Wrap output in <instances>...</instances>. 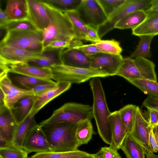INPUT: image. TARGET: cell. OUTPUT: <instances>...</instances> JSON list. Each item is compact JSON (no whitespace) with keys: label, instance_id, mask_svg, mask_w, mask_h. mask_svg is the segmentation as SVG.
Masks as SVG:
<instances>
[{"label":"cell","instance_id":"obj_25","mask_svg":"<svg viewBox=\"0 0 158 158\" xmlns=\"http://www.w3.org/2000/svg\"><path fill=\"white\" fill-rule=\"evenodd\" d=\"M120 149L123 151L127 158H145L143 148L129 133L127 134Z\"/></svg>","mask_w":158,"mask_h":158},{"label":"cell","instance_id":"obj_20","mask_svg":"<svg viewBox=\"0 0 158 158\" xmlns=\"http://www.w3.org/2000/svg\"><path fill=\"white\" fill-rule=\"evenodd\" d=\"M63 48H45L40 57L28 61L27 64L42 68H51L55 65L62 64L61 54Z\"/></svg>","mask_w":158,"mask_h":158},{"label":"cell","instance_id":"obj_3","mask_svg":"<svg viewBox=\"0 0 158 158\" xmlns=\"http://www.w3.org/2000/svg\"><path fill=\"white\" fill-rule=\"evenodd\" d=\"M41 0L47 9L50 20L48 27L43 31L44 49L49 44L55 41L76 39L72 24L64 13Z\"/></svg>","mask_w":158,"mask_h":158},{"label":"cell","instance_id":"obj_42","mask_svg":"<svg viewBox=\"0 0 158 158\" xmlns=\"http://www.w3.org/2000/svg\"><path fill=\"white\" fill-rule=\"evenodd\" d=\"M57 82L42 84L37 85L33 87L31 90L34 96L40 94L53 88L56 85Z\"/></svg>","mask_w":158,"mask_h":158},{"label":"cell","instance_id":"obj_21","mask_svg":"<svg viewBox=\"0 0 158 158\" xmlns=\"http://www.w3.org/2000/svg\"><path fill=\"white\" fill-rule=\"evenodd\" d=\"M147 14L144 21L139 26L132 29V34L139 36L158 35V11L146 12Z\"/></svg>","mask_w":158,"mask_h":158},{"label":"cell","instance_id":"obj_9","mask_svg":"<svg viewBox=\"0 0 158 158\" xmlns=\"http://www.w3.org/2000/svg\"><path fill=\"white\" fill-rule=\"evenodd\" d=\"M76 10L86 25L97 28L108 19L98 0H82Z\"/></svg>","mask_w":158,"mask_h":158},{"label":"cell","instance_id":"obj_2","mask_svg":"<svg viewBox=\"0 0 158 158\" xmlns=\"http://www.w3.org/2000/svg\"><path fill=\"white\" fill-rule=\"evenodd\" d=\"M77 124L59 123L39 124L50 147L51 152L78 150L80 146L75 137Z\"/></svg>","mask_w":158,"mask_h":158},{"label":"cell","instance_id":"obj_34","mask_svg":"<svg viewBox=\"0 0 158 158\" xmlns=\"http://www.w3.org/2000/svg\"><path fill=\"white\" fill-rule=\"evenodd\" d=\"M129 82L148 96L158 99V83L157 81L143 79H135Z\"/></svg>","mask_w":158,"mask_h":158},{"label":"cell","instance_id":"obj_49","mask_svg":"<svg viewBox=\"0 0 158 158\" xmlns=\"http://www.w3.org/2000/svg\"><path fill=\"white\" fill-rule=\"evenodd\" d=\"M143 149L147 158H158V156L155 155L153 152Z\"/></svg>","mask_w":158,"mask_h":158},{"label":"cell","instance_id":"obj_12","mask_svg":"<svg viewBox=\"0 0 158 158\" xmlns=\"http://www.w3.org/2000/svg\"><path fill=\"white\" fill-rule=\"evenodd\" d=\"M8 74L0 77V89L4 94L5 105L10 110L22 98L27 96H34V94L31 90L22 88L15 85Z\"/></svg>","mask_w":158,"mask_h":158},{"label":"cell","instance_id":"obj_32","mask_svg":"<svg viewBox=\"0 0 158 158\" xmlns=\"http://www.w3.org/2000/svg\"><path fill=\"white\" fill-rule=\"evenodd\" d=\"M90 154L78 149L65 152H46L36 153L27 158H78L90 156Z\"/></svg>","mask_w":158,"mask_h":158},{"label":"cell","instance_id":"obj_6","mask_svg":"<svg viewBox=\"0 0 158 158\" xmlns=\"http://www.w3.org/2000/svg\"><path fill=\"white\" fill-rule=\"evenodd\" d=\"M93 118L92 107L75 102H68L55 110L48 118L39 124L59 123L77 124L86 119Z\"/></svg>","mask_w":158,"mask_h":158},{"label":"cell","instance_id":"obj_23","mask_svg":"<svg viewBox=\"0 0 158 158\" xmlns=\"http://www.w3.org/2000/svg\"><path fill=\"white\" fill-rule=\"evenodd\" d=\"M34 102V96L24 97L18 101L10 110L18 125L29 116Z\"/></svg>","mask_w":158,"mask_h":158},{"label":"cell","instance_id":"obj_45","mask_svg":"<svg viewBox=\"0 0 158 158\" xmlns=\"http://www.w3.org/2000/svg\"><path fill=\"white\" fill-rule=\"evenodd\" d=\"M149 144L152 152H156L158 150V145L156 137L153 131V129H152L149 135Z\"/></svg>","mask_w":158,"mask_h":158},{"label":"cell","instance_id":"obj_5","mask_svg":"<svg viewBox=\"0 0 158 158\" xmlns=\"http://www.w3.org/2000/svg\"><path fill=\"white\" fill-rule=\"evenodd\" d=\"M43 31H9L0 43V47H7L42 52Z\"/></svg>","mask_w":158,"mask_h":158},{"label":"cell","instance_id":"obj_44","mask_svg":"<svg viewBox=\"0 0 158 158\" xmlns=\"http://www.w3.org/2000/svg\"><path fill=\"white\" fill-rule=\"evenodd\" d=\"M86 27L89 41L94 43L101 40L98 34V28L88 25H86Z\"/></svg>","mask_w":158,"mask_h":158},{"label":"cell","instance_id":"obj_26","mask_svg":"<svg viewBox=\"0 0 158 158\" xmlns=\"http://www.w3.org/2000/svg\"><path fill=\"white\" fill-rule=\"evenodd\" d=\"M147 14L143 10L132 12L125 16L115 25L114 28L134 29L140 25L147 17Z\"/></svg>","mask_w":158,"mask_h":158},{"label":"cell","instance_id":"obj_13","mask_svg":"<svg viewBox=\"0 0 158 158\" xmlns=\"http://www.w3.org/2000/svg\"><path fill=\"white\" fill-rule=\"evenodd\" d=\"M22 148L28 154L32 152H51L46 137L38 124L32 128L27 134Z\"/></svg>","mask_w":158,"mask_h":158},{"label":"cell","instance_id":"obj_41","mask_svg":"<svg viewBox=\"0 0 158 158\" xmlns=\"http://www.w3.org/2000/svg\"><path fill=\"white\" fill-rule=\"evenodd\" d=\"M77 49L88 56H90L102 52L93 44H82L74 48Z\"/></svg>","mask_w":158,"mask_h":158},{"label":"cell","instance_id":"obj_37","mask_svg":"<svg viewBox=\"0 0 158 158\" xmlns=\"http://www.w3.org/2000/svg\"><path fill=\"white\" fill-rule=\"evenodd\" d=\"M63 12L77 10L82 0H42Z\"/></svg>","mask_w":158,"mask_h":158},{"label":"cell","instance_id":"obj_40","mask_svg":"<svg viewBox=\"0 0 158 158\" xmlns=\"http://www.w3.org/2000/svg\"><path fill=\"white\" fill-rule=\"evenodd\" d=\"M118 150L111 145L109 147H104L95 154L94 158H121Z\"/></svg>","mask_w":158,"mask_h":158},{"label":"cell","instance_id":"obj_46","mask_svg":"<svg viewBox=\"0 0 158 158\" xmlns=\"http://www.w3.org/2000/svg\"><path fill=\"white\" fill-rule=\"evenodd\" d=\"M143 105L146 108H150L158 110V99L148 96L143 102Z\"/></svg>","mask_w":158,"mask_h":158},{"label":"cell","instance_id":"obj_19","mask_svg":"<svg viewBox=\"0 0 158 158\" xmlns=\"http://www.w3.org/2000/svg\"><path fill=\"white\" fill-rule=\"evenodd\" d=\"M61 58L62 64L65 65L80 68H90V56L76 48L63 49Z\"/></svg>","mask_w":158,"mask_h":158},{"label":"cell","instance_id":"obj_4","mask_svg":"<svg viewBox=\"0 0 158 158\" xmlns=\"http://www.w3.org/2000/svg\"><path fill=\"white\" fill-rule=\"evenodd\" d=\"M116 75L128 81L143 79L157 81L154 64L147 58L143 57L124 58Z\"/></svg>","mask_w":158,"mask_h":158},{"label":"cell","instance_id":"obj_10","mask_svg":"<svg viewBox=\"0 0 158 158\" xmlns=\"http://www.w3.org/2000/svg\"><path fill=\"white\" fill-rule=\"evenodd\" d=\"M42 52L7 47H0V63L7 66L27 63L40 57Z\"/></svg>","mask_w":158,"mask_h":158},{"label":"cell","instance_id":"obj_8","mask_svg":"<svg viewBox=\"0 0 158 158\" xmlns=\"http://www.w3.org/2000/svg\"><path fill=\"white\" fill-rule=\"evenodd\" d=\"M151 0H125L108 18L106 21L98 28V32L101 39L111 30L116 24L128 14L135 11L143 10L145 11L150 6Z\"/></svg>","mask_w":158,"mask_h":158},{"label":"cell","instance_id":"obj_33","mask_svg":"<svg viewBox=\"0 0 158 158\" xmlns=\"http://www.w3.org/2000/svg\"><path fill=\"white\" fill-rule=\"evenodd\" d=\"M139 37L140 41L138 45L130 57L133 59L137 57L151 58L152 54L150 51V45L154 36L141 35Z\"/></svg>","mask_w":158,"mask_h":158},{"label":"cell","instance_id":"obj_53","mask_svg":"<svg viewBox=\"0 0 158 158\" xmlns=\"http://www.w3.org/2000/svg\"><path fill=\"white\" fill-rule=\"evenodd\" d=\"M0 158H2V157H0Z\"/></svg>","mask_w":158,"mask_h":158},{"label":"cell","instance_id":"obj_17","mask_svg":"<svg viewBox=\"0 0 158 158\" xmlns=\"http://www.w3.org/2000/svg\"><path fill=\"white\" fill-rule=\"evenodd\" d=\"M17 126L10 110L5 105L0 106V138L13 143Z\"/></svg>","mask_w":158,"mask_h":158},{"label":"cell","instance_id":"obj_35","mask_svg":"<svg viewBox=\"0 0 158 158\" xmlns=\"http://www.w3.org/2000/svg\"><path fill=\"white\" fill-rule=\"evenodd\" d=\"M93 44L103 53L120 55L123 51L119 43L113 39L101 40Z\"/></svg>","mask_w":158,"mask_h":158},{"label":"cell","instance_id":"obj_47","mask_svg":"<svg viewBox=\"0 0 158 158\" xmlns=\"http://www.w3.org/2000/svg\"><path fill=\"white\" fill-rule=\"evenodd\" d=\"M10 19L4 11L1 8L0 9V27H2L7 23Z\"/></svg>","mask_w":158,"mask_h":158},{"label":"cell","instance_id":"obj_38","mask_svg":"<svg viewBox=\"0 0 158 158\" xmlns=\"http://www.w3.org/2000/svg\"><path fill=\"white\" fill-rule=\"evenodd\" d=\"M6 31H35L37 30L29 19L10 21L4 26L0 27Z\"/></svg>","mask_w":158,"mask_h":158},{"label":"cell","instance_id":"obj_24","mask_svg":"<svg viewBox=\"0 0 158 158\" xmlns=\"http://www.w3.org/2000/svg\"><path fill=\"white\" fill-rule=\"evenodd\" d=\"M110 119L112 138L111 145L118 150L127 134L118 110L111 112Z\"/></svg>","mask_w":158,"mask_h":158},{"label":"cell","instance_id":"obj_31","mask_svg":"<svg viewBox=\"0 0 158 158\" xmlns=\"http://www.w3.org/2000/svg\"><path fill=\"white\" fill-rule=\"evenodd\" d=\"M137 106L130 104L118 110L126 134L130 133L135 121Z\"/></svg>","mask_w":158,"mask_h":158},{"label":"cell","instance_id":"obj_14","mask_svg":"<svg viewBox=\"0 0 158 158\" xmlns=\"http://www.w3.org/2000/svg\"><path fill=\"white\" fill-rule=\"evenodd\" d=\"M28 18L37 30L44 31L49 23L47 9L41 0H27Z\"/></svg>","mask_w":158,"mask_h":158},{"label":"cell","instance_id":"obj_1","mask_svg":"<svg viewBox=\"0 0 158 158\" xmlns=\"http://www.w3.org/2000/svg\"><path fill=\"white\" fill-rule=\"evenodd\" d=\"M99 77L91 79L90 86L93 97L92 106L93 118L95 120L98 134L106 144L112 142L110 111L104 91Z\"/></svg>","mask_w":158,"mask_h":158},{"label":"cell","instance_id":"obj_52","mask_svg":"<svg viewBox=\"0 0 158 158\" xmlns=\"http://www.w3.org/2000/svg\"><path fill=\"white\" fill-rule=\"evenodd\" d=\"M94 158V154H92L90 156H86V157H80V158Z\"/></svg>","mask_w":158,"mask_h":158},{"label":"cell","instance_id":"obj_50","mask_svg":"<svg viewBox=\"0 0 158 158\" xmlns=\"http://www.w3.org/2000/svg\"><path fill=\"white\" fill-rule=\"evenodd\" d=\"M5 105L4 104V96L3 92L0 90V106Z\"/></svg>","mask_w":158,"mask_h":158},{"label":"cell","instance_id":"obj_43","mask_svg":"<svg viewBox=\"0 0 158 158\" xmlns=\"http://www.w3.org/2000/svg\"><path fill=\"white\" fill-rule=\"evenodd\" d=\"M148 122L151 128L154 129L158 124V110L147 107Z\"/></svg>","mask_w":158,"mask_h":158},{"label":"cell","instance_id":"obj_22","mask_svg":"<svg viewBox=\"0 0 158 158\" xmlns=\"http://www.w3.org/2000/svg\"><path fill=\"white\" fill-rule=\"evenodd\" d=\"M4 11L10 21L28 19L27 0L7 1Z\"/></svg>","mask_w":158,"mask_h":158},{"label":"cell","instance_id":"obj_7","mask_svg":"<svg viewBox=\"0 0 158 158\" xmlns=\"http://www.w3.org/2000/svg\"><path fill=\"white\" fill-rule=\"evenodd\" d=\"M52 80L56 82L66 81L79 84L95 77H105V73L91 68H80L63 64L55 65L51 68Z\"/></svg>","mask_w":158,"mask_h":158},{"label":"cell","instance_id":"obj_48","mask_svg":"<svg viewBox=\"0 0 158 158\" xmlns=\"http://www.w3.org/2000/svg\"><path fill=\"white\" fill-rule=\"evenodd\" d=\"M158 11V0H151L150 6L146 12Z\"/></svg>","mask_w":158,"mask_h":158},{"label":"cell","instance_id":"obj_16","mask_svg":"<svg viewBox=\"0 0 158 158\" xmlns=\"http://www.w3.org/2000/svg\"><path fill=\"white\" fill-rule=\"evenodd\" d=\"M152 129L139 107L137 106L134 125L129 133L144 149L152 152L149 144V133Z\"/></svg>","mask_w":158,"mask_h":158},{"label":"cell","instance_id":"obj_27","mask_svg":"<svg viewBox=\"0 0 158 158\" xmlns=\"http://www.w3.org/2000/svg\"><path fill=\"white\" fill-rule=\"evenodd\" d=\"M73 25L75 34V39L89 41L86 25L79 17L76 10L64 12Z\"/></svg>","mask_w":158,"mask_h":158},{"label":"cell","instance_id":"obj_29","mask_svg":"<svg viewBox=\"0 0 158 158\" xmlns=\"http://www.w3.org/2000/svg\"><path fill=\"white\" fill-rule=\"evenodd\" d=\"M94 134L90 119H86L77 124L75 137L80 146L87 144Z\"/></svg>","mask_w":158,"mask_h":158},{"label":"cell","instance_id":"obj_15","mask_svg":"<svg viewBox=\"0 0 158 158\" xmlns=\"http://www.w3.org/2000/svg\"><path fill=\"white\" fill-rule=\"evenodd\" d=\"M72 84L66 81L57 82L56 85L46 92L34 96V102L29 116L31 118L35 115L44 106L54 99L68 90Z\"/></svg>","mask_w":158,"mask_h":158},{"label":"cell","instance_id":"obj_30","mask_svg":"<svg viewBox=\"0 0 158 158\" xmlns=\"http://www.w3.org/2000/svg\"><path fill=\"white\" fill-rule=\"evenodd\" d=\"M34 117L28 116L23 121L18 125L14 135L13 143L22 148L25 138L29 131L37 125Z\"/></svg>","mask_w":158,"mask_h":158},{"label":"cell","instance_id":"obj_39","mask_svg":"<svg viewBox=\"0 0 158 158\" xmlns=\"http://www.w3.org/2000/svg\"><path fill=\"white\" fill-rule=\"evenodd\" d=\"M125 0H98L108 18L125 1Z\"/></svg>","mask_w":158,"mask_h":158},{"label":"cell","instance_id":"obj_51","mask_svg":"<svg viewBox=\"0 0 158 158\" xmlns=\"http://www.w3.org/2000/svg\"><path fill=\"white\" fill-rule=\"evenodd\" d=\"M153 131L156 137L158 145V124L156 125L154 128Z\"/></svg>","mask_w":158,"mask_h":158},{"label":"cell","instance_id":"obj_36","mask_svg":"<svg viewBox=\"0 0 158 158\" xmlns=\"http://www.w3.org/2000/svg\"><path fill=\"white\" fill-rule=\"evenodd\" d=\"M28 153L13 143L0 148V157L3 158H27Z\"/></svg>","mask_w":158,"mask_h":158},{"label":"cell","instance_id":"obj_11","mask_svg":"<svg viewBox=\"0 0 158 158\" xmlns=\"http://www.w3.org/2000/svg\"><path fill=\"white\" fill-rule=\"evenodd\" d=\"M89 56L90 67L102 72L108 76L116 75L124 59L121 54L103 53Z\"/></svg>","mask_w":158,"mask_h":158},{"label":"cell","instance_id":"obj_28","mask_svg":"<svg viewBox=\"0 0 158 158\" xmlns=\"http://www.w3.org/2000/svg\"><path fill=\"white\" fill-rule=\"evenodd\" d=\"M8 75L12 82L15 85L22 88L29 90L39 84L55 82L52 80H42L12 73H9Z\"/></svg>","mask_w":158,"mask_h":158},{"label":"cell","instance_id":"obj_18","mask_svg":"<svg viewBox=\"0 0 158 158\" xmlns=\"http://www.w3.org/2000/svg\"><path fill=\"white\" fill-rule=\"evenodd\" d=\"M8 66L9 69V73L42 80H52V74L50 68L38 67L27 63L10 65Z\"/></svg>","mask_w":158,"mask_h":158}]
</instances>
